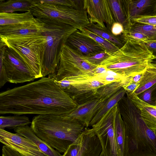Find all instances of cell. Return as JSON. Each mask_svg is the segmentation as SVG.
<instances>
[{"mask_svg": "<svg viewBox=\"0 0 156 156\" xmlns=\"http://www.w3.org/2000/svg\"><path fill=\"white\" fill-rule=\"evenodd\" d=\"M147 48L156 57V40L143 41Z\"/></svg>", "mask_w": 156, "mask_h": 156, "instance_id": "cell-43", "label": "cell"}, {"mask_svg": "<svg viewBox=\"0 0 156 156\" xmlns=\"http://www.w3.org/2000/svg\"><path fill=\"white\" fill-rule=\"evenodd\" d=\"M156 59V58H155V59Z\"/></svg>", "mask_w": 156, "mask_h": 156, "instance_id": "cell-50", "label": "cell"}, {"mask_svg": "<svg viewBox=\"0 0 156 156\" xmlns=\"http://www.w3.org/2000/svg\"><path fill=\"white\" fill-rule=\"evenodd\" d=\"M85 136L82 148L76 156H99L102 146L92 128L85 127Z\"/></svg>", "mask_w": 156, "mask_h": 156, "instance_id": "cell-19", "label": "cell"}, {"mask_svg": "<svg viewBox=\"0 0 156 156\" xmlns=\"http://www.w3.org/2000/svg\"><path fill=\"white\" fill-rule=\"evenodd\" d=\"M125 126L124 156H156V134L126 94L118 103Z\"/></svg>", "mask_w": 156, "mask_h": 156, "instance_id": "cell-2", "label": "cell"}, {"mask_svg": "<svg viewBox=\"0 0 156 156\" xmlns=\"http://www.w3.org/2000/svg\"><path fill=\"white\" fill-rule=\"evenodd\" d=\"M118 108V103L92 126L99 140L105 156H120L113 126V119Z\"/></svg>", "mask_w": 156, "mask_h": 156, "instance_id": "cell-9", "label": "cell"}, {"mask_svg": "<svg viewBox=\"0 0 156 156\" xmlns=\"http://www.w3.org/2000/svg\"><path fill=\"white\" fill-rule=\"evenodd\" d=\"M133 23L156 25V14L137 16L131 19Z\"/></svg>", "mask_w": 156, "mask_h": 156, "instance_id": "cell-37", "label": "cell"}, {"mask_svg": "<svg viewBox=\"0 0 156 156\" xmlns=\"http://www.w3.org/2000/svg\"><path fill=\"white\" fill-rule=\"evenodd\" d=\"M143 73L138 74L131 76L130 81L134 83H139L142 77Z\"/></svg>", "mask_w": 156, "mask_h": 156, "instance_id": "cell-45", "label": "cell"}, {"mask_svg": "<svg viewBox=\"0 0 156 156\" xmlns=\"http://www.w3.org/2000/svg\"><path fill=\"white\" fill-rule=\"evenodd\" d=\"M111 54L106 51H103L84 57L91 63L98 66L100 65L103 61L109 57Z\"/></svg>", "mask_w": 156, "mask_h": 156, "instance_id": "cell-35", "label": "cell"}, {"mask_svg": "<svg viewBox=\"0 0 156 156\" xmlns=\"http://www.w3.org/2000/svg\"><path fill=\"white\" fill-rule=\"evenodd\" d=\"M153 12H154V14H156V0L154 5H153Z\"/></svg>", "mask_w": 156, "mask_h": 156, "instance_id": "cell-46", "label": "cell"}, {"mask_svg": "<svg viewBox=\"0 0 156 156\" xmlns=\"http://www.w3.org/2000/svg\"><path fill=\"white\" fill-rule=\"evenodd\" d=\"M36 23L0 26V35H26L39 32L44 25L37 18Z\"/></svg>", "mask_w": 156, "mask_h": 156, "instance_id": "cell-18", "label": "cell"}, {"mask_svg": "<svg viewBox=\"0 0 156 156\" xmlns=\"http://www.w3.org/2000/svg\"><path fill=\"white\" fill-rule=\"evenodd\" d=\"M32 3L30 0H0V13L30 11Z\"/></svg>", "mask_w": 156, "mask_h": 156, "instance_id": "cell-24", "label": "cell"}, {"mask_svg": "<svg viewBox=\"0 0 156 156\" xmlns=\"http://www.w3.org/2000/svg\"><path fill=\"white\" fill-rule=\"evenodd\" d=\"M30 126L38 137L61 153L65 152L86 127L67 114L37 115Z\"/></svg>", "mask_w": 156, "mask_h": 156, "instance_id": "cell-3", "label": "cell"}, {"mask_svg": "<svg viewBox=\"0 0 156 156\" xmlns=\"http://www.w3.org/2000/svg\"><path fill=\"white\" fill-rule=\"evenodd\" d=\"M98 66L87 60L84 57L66 44L63 46L55 72L48 76L56 80L72 77L77 80H85L95 76Z\"/></svg>", "mask_w": 156, "mask_h": 156, "instance_id": "cell-6", "label": "cell"}, {"mask_svg": "<svg viewBox=\"0 0 156 156\" xmlns=\"http://www.w3.org/2000/svg\"><path fill=\"white\" fill-rule=\"evenodd\" d=\"M6 46L4 45L0 48V88L3 87L8 82L7 73L3 63V59Z\"/></svg>", "mask_w": 156, "mask_h": 156, "instance_id": "cell-38", "label": "cell"}, {"mask_svg": "<svg viewBox=\"0 0 156 156\" xmlns=\"http://www.w3.org/2000/svg\"><path fill=\"white\" fill-rule=\"evenodd\" d=\"M2 156H25L4 145L2 148Z\"/></svg>", "mask_w": 156, "mask_h": 156, "instance_id": "cell-41", "label": "cell"}, {"mask_svg": "<svg viewBox=\"0 0 156 156\" xmlns=\"http://www.w3.org/2000/svg\"><path fill=\"white\" fill-rule=\"evenodd\" d=\"M0 44L15 51L27 65L35 79L43 77L42 66L45 51L44 47H30L25 45L1 42Z\"/></svg>", "mask_w": 156, "mask_h": 156, "instance_id": "cell-11", "label": "cell"}, {"mask_svg": "<svg viewBox=\"0 0 156 156\" xmlns=\"http://www.w3.org/2000/svg\"><path fill=\"white\" fill-rule=\"evenodd\" d=\"M156 0H126L128 16V23L132 18L142 15L147 10L152 7Z\"/></svg>", "mask_w": 156, "mask_h": 156, "instance_id": "cell-22", "label": "cell"}, {"mask_svg": "<svg viewBox=\"0 0 156 156\" xmlns=\"http://www.w3.org/2000/svg\"><path fill=\"white\" fill-rule=\"evenodd\" d=\"M156 58L142 41L127 39L123 46L100 65L124 78L144 72Z\"/></svg>", "mask_w": 156, "mask_h": 156, "instance_id": "cell-4", "label": "cell"}, {"mask_svg": "<svg viewBox=\"0 0 156 156\" xmlns=\"http://www.w3.org/2000/svg\"><path fill=\"white\" fill-rule=\"evenodd\" d=\"M154 132H155V133H156V131H154Z\"/></svg>", "mask_w": 156, "mask_h": 156, "instance_id": "cell-49", "label": "cell"}, {"mask_svg": "<svg viewBox=\"0 0 156 156\" xmlns=\"http://www.w3.org/2000/svg\"><path fill=\"white\" fill-rule=\"evenodd\" d=\"M14 130L16 133L25 137L35 144L46 156H62L60 153L38 137L29 125L19 127Z\"/></svg>", "mask_w": 156, "mask_h": 156, "instance_id": "cell-17", "label": "cell"}, {"mask_svg": "<svg viewBox=\"0 0 156 156\" xmlns=\"http://www.w3.org/2000/svg\"><path fill=\"white\" fill-rule=\"evenodd\" d=\"M131 77H126L120 81L113 82L100 87L96 92L95 98L107 100L130 82Z\"/></svg>", "mask_w": 156, "mask_h": 156, "instance_id": "cell-27", "label": "cell"}, {"mask_svg": "<svg viewBox=\"0 0 156 156\" xmlns=\"http://www.w3.org/2000/svg\"><path fill=\"white\" fill-rule=\"evenodd\" d=\"M76 103L48 76L0 93V114H68Z\"/></svg>", "mask_w": 156, "mask_h": 156, "instance_id": "cell-1", "label": "cell"}, {"mask_svg": "<svg viewBox=\"0 0 156 156\" xmlns=\"http://www.w3.org/2000/svg\"><path fill=\"white\" fill-rule=\"evenodd\" d=\"M0 141L25 156H46L30 140L5 129H0Z\"/></svg>", "mask_w": 156, "mask_h": 156, "instance_id": "cell-12", "label": "cell"}, {"mask_svg": "<svg viewBox=\"0 0 156 156\" xmlns=\"http://www.w3.org/2000/svg\"><path fill=\"white\" fill-rule=\"evenodd\" d=\"M156 83V63H150L143 73L139 86L133 94L138 95Z\"/></svg>", "mask_w": 156, "mask_h": 156, "instance_id": "cell-25", "label": "cell"}, {"mask_svg": "<svg viewBox=\"0 0 156 156\" xmlns=\"http://www.w3.org/2000/svg\"><path fill=\"white\" fill-rule=\"evenodd\" d=\"M156 90V83L137 96L141 100L144 102L151 105H154L152 100V96L154 94L153 92Z\"/></svg>", "mask_w": 156, "mask_h": 156, "instance_id": "cell-39", "label": "cell"}, {"mask_svg": "<svg viewBox=\"0 0 156 156\" xmlns=\"http://www.w3.org/2000/svg\"><path fill=\"white\" fill-rule=\"evenodd\" d=\"M66 44L84 56L105 51L93 39L78 30L69 36Z\"/></svg>", "mask_w": 156, "mask_h": 156, "instance_id": "cell-14", "label": "cell"}, {"mask_svg": "<svg viewBox=\"0 0 156 156\" xmlns=\"http://www.w3.org/2000/svg\"><path fill=\"white\" fill-rule=\"evenodd\" d=\"M30 11L36 18L54 20L82 30L90 23L86 10L32 0Z\"/></svg>", "mask_w": 156, "mask_h": 156, "instance_id": "cell-7", "label": "cell"}, {"mask_svg": "<svg viewBox=\"0 0 156 156\" xmlns=\"http://www.w3.org/2000/svg\"><path fill=\"white\" fill-rule=\"evenodd\" d=\"M123 27L124 28L144 34L149 37L148 40H156V25L139 23L135 24L131 22Z\"/></svg>", "mask_w": 156, "mask_h": 156, "instance_id": "cell-30", "label": "cell"}, {"mask_svg": "<svg viewBox=\"0 0 156 156\" xmlns=\"http://www.w3.org/2000/svg\"><path fill=\"white\" fill-rule=\"evenodd\" d=\"M113 126L119 153L120 156H124L125 126L118 108L113 119Z\"/></svg>", "mask_w": 156, "mask_h": 156, "instance_id": "cell-23", "label": "cell"}, {"mask_svg": "<svg viewBox=\"0 0 156 156\" xmlns=\"http://www.w3.org/2000/svg\"><path fill=\"white\" fill-rule=\"evenodd\" d=\"M84 5L90 22L105 28H111L115 22L108 0H84Z\"/></svg>", "mask_w": 156, "mask_h": 156, "instance_id": "cell-13", "label": "cell"}, {"mask_svg": "<svg viewBox=\"0 0 156 156\" xmlns=\"http://www.w3.org/2000/svg\"><path fill=\"white\" fill-rule=\"evenodd\" d=\"M111 30L114 35L116 36L120 35L124 30L123 26L119 23L115 22L111 27Z\"/></svg>", "mask_w": 156, "mask_h": 156, "instance_id": "cell-40", "label": "cell"}, {"mask_svg": "<svg viewBox=\"0 0 156 156\" xmlns=\"http://www.w3.org/2000/svg\"><path fill=\"white\" fill-rule=\"evenodd\" d=\"M115 22L125 25L127 23V13L125 0H108Z\"/></svg>", "mask_w": 156, "mask_h": 156, "instance_id": "cell-28", "label": "cell"}, {"mask_svg": "<svg viewBox=\"0 0 156 156\" xmlns=\"http://www.w3.org/2000/svg\"><path fill=\"white\" fill-rule=\"evenodd\" d=\"M108 69L104 65H98L95 69V76L102 75L107 73Z\"/></svg>", "mask_w": 156, "mask_h": 156, "instance_id": "cell-44", "label": "cell"}, {"mask_svg": "<svg viewBox=\"0 0 156 156\" xmlns=\"http://www.w3.org/2000/svg\"><path fill=\"white\" fill-rule=\"evenodd\" d=\"M37 21L30 11L22 13H0V26L34 23Z\"/></svg>", "mask_w": 156, "mask_h": 156, "instance_id": "cell-20", "label": "cell"}, {"mask_svg": "<svg viewBox=\"0 0 156 156\" xmlns=\"http://www.w3.org/2000/svg\"><path fill=\"white\" fill-rule=\"evenodd\" d=\"M94 78L106 85L116 82L119 81L126 78H124L108 70L106 73L95 76Z\"/></svg>", "mask_w": 156, "mask_h": 156, "instance_id": "cell-34", "label": "cell"}, {"mask_svg": "<svg viewBox=\"0 0 156 156\" xmlns=\"http://www.w3.org/2000/svg\"><path fill=\"white\" fill-rule=\"evenodd\" d=\"M38 19L43 23L42 31L45 38L42 66L43 77H44L55 72L63 46L69 36L78 30L55 20Z\"/></svg>", "mask_w": 156, "mask_h": 156, "instance_id": "cell-5", "label": "cell"}, {"mask_svg": "<svg viewBox=\"0 0 156 156\" xmlns=\"http://www.w3.org/2000/svg\"><path fill=\"white\" fill-rule=\"evenodd\" d=\"M84 129L76 140L69 145L62 156H76L78 154L83 145L85 136Z\"/></svg>", "mask_w": 156, "mask_h": 156, "instance_id": "cell-33", "label": "cell"}, {"mask_svg": "<svg viewBox=\"0 0 156 156\" xmlns=\"http://www.w3.org/2000/svg\"><path fill=\"white\" fill-rule=\"evenodd\" d=\"M106 101L102 99H92L78 105L67 115L82 122L86 127H88L94 116Z\"/></svg>", "mask_w": 156, "mask_h": 156, "instance_id": "cell-15", "label": "cell"}, {"mask_svg": "<svg viewBox=\"0 0 156 156\" xmlns=\"http://www.w3.org/2000/svg\"><path fill=\"white\" fill-rule=\"evenodd\" d=\"M60 88L67 94L78 105L96 99L98 89L106 85L93 78L85 80L75 81L66 78L56 80Z\"/></svg>", "mask_w": 156, "mask_h": 156, "instance_id": "cell-8", "label": "cell"}, {"mask_svg": "<svg viewBox=\"0 0 156 156\" xmlns=\"http://www.w3.org/2000/svg\"><path fill=\"white\" fill-rule=\"evenodd\" d=\"M121 35L125 41L129 39L140 41L149 39L147 36L143 34L125 28H124Z\"/></svg>", "mask_w": 156, "mask_h": 156, "instance_id": "cell-36", "label": "cell"}, {"mask_svg": "<svg viewBox=\"0 0 156 156\" xmlns=\"http://www.w3.org/2000/svg\"><path fill=\"white\" fill-rule=\"evenodd\" d=\"M155 106H156V100H155Z\"/></svg>", "mask_w": 156, "mask_h": 156, "instance_id": "cell-48", "label": "cell"}, {"mask_svg": "<svg viewBox=\"0 0 156 156\" xmlns=\"http://www.w3.org/2000/svg\"><path fill=\"white\" fill-rule=\"evenodd\" d=\"M99 156H105L103 152L102 151Z\"/></svg>", "mask_w": 156, "mask_h": 156, "instance_id": "cell-47", "label": "cell"}, {"mask_svg": "<svg viewBox=\"0 0 156 156\" xmlns=\"http://www.w3.org/2000/svg\"><path fill=\"white\" fill-rule=\"evenodd\" d=\"M80 31L93 39L101 45L104 48L105 51L110 54L114 53L120 49L109 41L92 32L84 28H83Z\"/></svg>", "mask_w": 156, "mask_h": 156, "instance_id": "cell-31", "label": "cell"}, {"mask_svg": "<svg viewBox=\"0 0 156 156\" xmlns=\"http://www.w3.org/2000/svg\"><path fill=\"white\" fill-rule=\"evenodd\" d=\"M3 62L8 76V82L22 83L33 81L35 77L19 55L13 50L6 47Z\"/></svg>", "mask_w": 156, "mask_h": 156, "instance_id": "cell-10", "label": "cell"}, {"mask_svg": "<svg viewBox=\"0 0 156 156\" xmlns=\"http://www.w3.org/2000/svg\"><path fill=\"white\" fill-rule=\"evenodd\" d=\"M83 28L109 41L119 48L123 46L126 42L121 35L118 36L114 35L111 31V28L107 26L102 28L97 24L90 22Z\"/></svg>", "mask_w": 156, "mask_h": 156, "instance_id": "cell-21", "label": "cell"}, {"mask_svg": "<svg viewBox=\"0 0 156 156\" xmlns=\"http://www.w3.org/2000/svg\"><path fill=\"white\" fill-rule=\"evenodd\" d=\"M126 94L139 111L143 121L150 129L156 131V106L144 102L134 94Z\"/></svg>", "mask_w": 156, "mask_h": 156, "instance_id": "cell-16", "label": "cell"}, {"mask_svg": "<svg viewBox=\"0 0 156 156\" xmlns=\"http://www.w3.org/2000/svg\"><path fill=\"white\" fill-rule=\"evenodd\" d=\"M126 94V91L122 87L107 100L103 106L94 116L89 126H92L98 122L107 112L117 104Z\"/></svg>", "mask_w": 156, "mask_h": 156, "instance_id": "cell-26", "label": "cell"}, {"mask_svg": "<svg viewBox=\"0 0 156 156\" xmlns=\"http://www.w3.org/2000/svg\"><path fill=\"white\" fill-rule=\"evenodd\" d=\"M139 86V83L132 82L130 81L124 86L123 88L126 93L129 94L133 93Z\"/></svg>", "mask_w": 156, "mask_h": 156, "instance_id": "cell-42", "label": "cell"}, {"mask_svg": "<svg viewBox=\"0 0 156 156\" xmlns=\"http://www.w3.org/2000/svg\"><path fill=\"white\" fill-rule=\"evenodd\" d=\"M29 118L25 115H14L0 117V129H15L18 127L31 124Z\"/></svg>", "mask_w": 156, "mask_h": 156, "instance_id": "cell-29", "label": "cell"}, {"mask_svg": "<svg viewBox=\"0 0 156 156\" xmlns=\"http://www.w3.org/2000/svg\"><path fill=\"white\" fill-rule=\"evenodd\" d=\"M44 3L72 7L80 10H86L84 0H41Z\"/></svg>", "mask_w": 156, "mask_h": 156, "instance_id": "cell-32", "label": "cell"}]
</instances>
